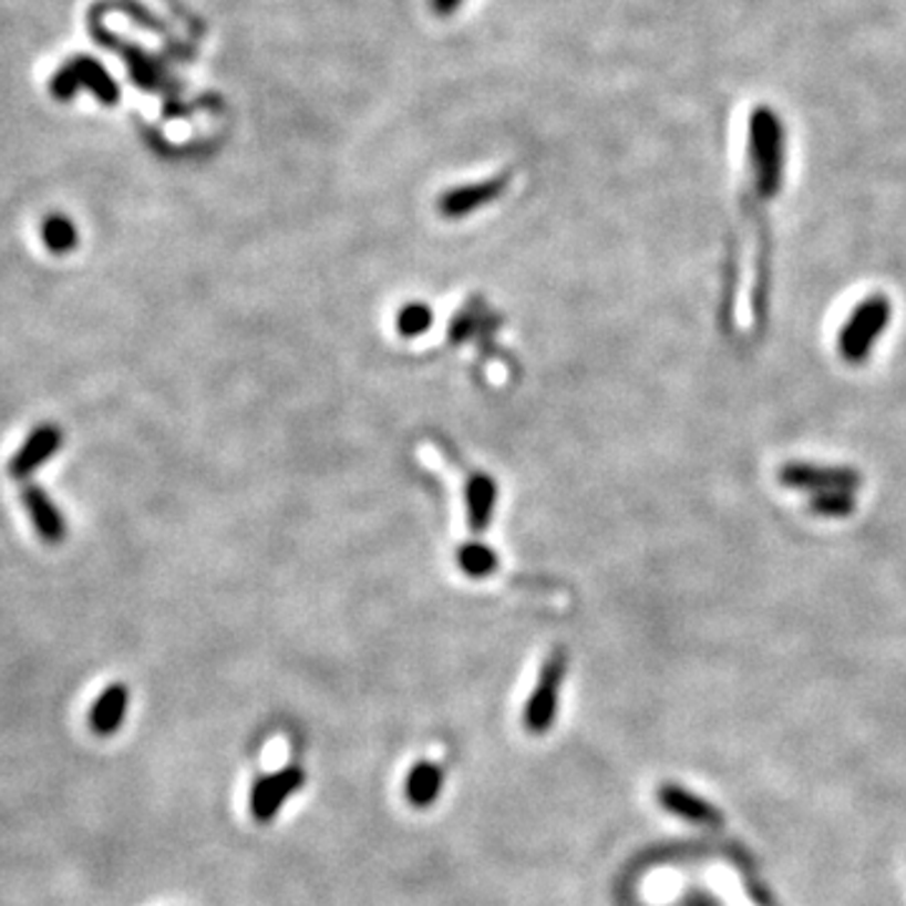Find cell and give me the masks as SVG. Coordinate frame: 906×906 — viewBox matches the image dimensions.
Returning <instances> with one entry per match:
<instances>
[{
    "label": "cell",
    "instance_id": "cell-1",
    "mask_svg": "<svg viewBox=\"0 0 906 906\" xmlns=\"http://www.w3.org/2000/svg\"><path fill=\"white\" fill-rule=\"evenodd\" d=\"M783 486L809 494L813 514L838 519L848 516L856 506V492L862 486V474L852 466H824L811 461H789L779 469Z\"/></svg>",
    "mask_w": 906,
    "mask_h": 906
},
{
    "label": "cell",
    "instance_id": "cell-2",
    "mask_svg": "<svg viewBox=\"0 0 906 906\" xmlns=\"http://www.w3.org/2000/svg\"><path fill=\"white\" fill-rule=\"evenodd\" d=\"M753 189L773 199L783 184V126L773 109H755L748 124Z\"/></svg>",
    "mask_w": 906,
    "mask_h": 906
},
{
    "label": "cell",
    "instance_id": "cell-3",
    "mask_svg": "<svg viewBox=\"0 0 906 906\" xmlns=\"http://www.w3.org/2000/svg\"><path fill=\"white\" fill-rule=\"evenodd\" d=\"M892 320V300L886 295H872L864 298L852 310V316L844 320L838 330V356L846 360L848 366H862L864 360L872 356L886 328Z\"/></svg>",
    "mask_w": 906,
    "mask_h": 906
},
{
    "label": "cell",
    "instance_id": "cell-4",
    "mask_svg": "<svg viewBox=\"0 0 906 906\" xmlns=\"http://www.w3.org/2000/svg\"><path fill=\"white\" fill-rule=\"evenodd\" d=\"M564 675H567V652L554 650L549 655V660L544 662L529 700H526L524 728L529 730L532 735H544L552 730L559 708V686Z\"/></svg>",
    "mask_w": 906,
    "mask_h": 906
},
{
    "label": "cell",
    "instance_id": "cell-5",
    "mask_svg": "<svg viewBox=\"0 0 906 906\" xmlns=\"http://www.w3.org/2000/svg\"><path fill=\"white\" fill-rule=\"evenodd\" d=\"M305 785V771L300 765H288V769L275 771L270 775L257 779L253 791H249V811L257 824H267L282 811L295 793Z\"/></svg>",
    "mask_w": 906,
    "mask_h": 906
},
{
    "label": "cell",
    "instance_id": "cell-6",
    "mask_svg": "<svg viewBox=\"0 0 906 906\" xmlns=\"http://www.w3.org/2000/svg\"><path fill=\"white\" fill-rule=\"evenodd\" d=\"M63 433L53 423H45V426L35 429L28 441L23 443V449H18L16 456L11 459V476L13 478H28L33 471H39L45 461H49L55 451L61 449Z\"/></svg>",
    "mask_w": 906,
    "mask_h": 906
},
{
    "label": "cell",
    "instance_id": "cell-7",
    "mask_svg": "<svg viewBox=\"0 0 906 906\" xmlns=\"http://www.w3.org/2000/svg\"><path fill=\"white\" fill-rule=\"evenodd\" d=\"M21 496H23L25 512L28 516H31V522L41 539H45L49 544L63 542V536H66V519H63L59 506L53 504V498L45 494L39 484H25Z\"/></svg>",
    "mask_w": 906,
    "mask_h": 906
},
{
    "label": "cell",
    "instance_id": "cell-8",
    "mask_svg": "<svg viewBox=\"0 0 906 906\" xmlns=\"http://www.w3.org/2000/svg\"><path fill=\"white\" fill-rule=\"evenodd\" d=\"M128 710V688L124 682H114L94 700L89 710V725L96 735L109 738L122 728Z\"/></svg>",
    "mask_w": 906,
    "mask_h": 906
},
{
    "label": "cell",
    "instance_id": "cell-9",
    "mask_svg": "<svg viewBox=\"0 0 906 906\" xmlns=\"http://www.w3.org/2000/svg\"><path fill=\"white\" fill-rule=\"evenodd\" d=\"M443 781H446V773L439 763L421 761L415 763L409 779H405V799H409L415 809H429L433 801L441 796Z\"/></svg>",
    "mask_w": 906,
    "mask_h": 906
},
{
    "label": "cell",
    "instance_id": "cell-10",
    "mask_svg": "<svg viewBox=\"0 0 906 906\" xmlns=\"http://www.w3.org/2000/svg\"><path fill=\"white\" fill-rule=\"evenodd\" d=\"M43 243L55 255L71 253V249L76 247V227L71 225L69 217L53 215L45 219L43 225Z\"/></svg>",
    "mask_w": 906,
    "mask_h": 906
},
{
    "label": "cell",
    "instance_id": "cell-11",
    "mask_svg": "<svg viewBox=\"0 0 906 906\" xmlns=\"http://www.w3.org/2000/svg\"><path fill=\"white\" fill-rule=\"evenodd\" d=\"M431 326V312L423 305H409L399 316V330L403 336H421Z\"/></svg>",
    "mask_w": 906,
    "mask_h": 906
},
{
    "label": "cell",
    "instance_id": "cell-12",
    "mask_svg": "<svg viewBox=\"0 0 906 906\" xmlns=\"http://www.w3.org/2000/svg\"><path fill=\"white\" fill-rule=\"evenodd\" d=\"M492 564L494 557L484 547H464V552H461V567L469 569L471 575H488Z\"/></svg>",
    "mask_w": 906,
    "mask_h": 906
},
{
    "label": "cell",
    "instance_id": "cell-13",
    "mask_svg": "<svg viewBox=\"0 0 906 906\" xmlns=\"http://www.w3.org/2000/svg\"><path fill=\"white\" fill-rule=\"evenodd\" d=\"M456 3V0H439V8H443V11H449V8Z\"/></svg>",
    "mask_w": 906,
    "mask_h": 906
}]
</instances>
